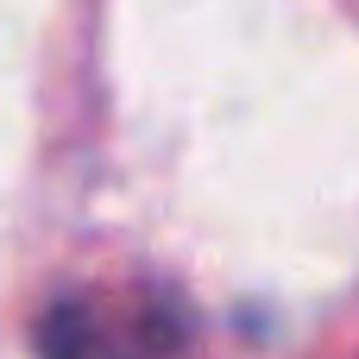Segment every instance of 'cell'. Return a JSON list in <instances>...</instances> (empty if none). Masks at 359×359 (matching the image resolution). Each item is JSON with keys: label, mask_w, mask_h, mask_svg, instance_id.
Returning a JSON list of instances; mask_svg holds the SVG:
<instances>
[{"label": "cell", "mask_w": 359, "mask_h": 359, "mask_svg": "<svg viewBox=\"0 0 359 359\" xmlns=\"http://www.w3.org/2000/svg\"><path fill=\"white\" fill-rule=\"evenodd\" d=\"M189 309L158 284H88L44 303L38 359H177L189 347Z\"/></svg>", "instance_id": "cell-1"}]
</instances>
